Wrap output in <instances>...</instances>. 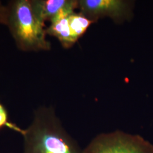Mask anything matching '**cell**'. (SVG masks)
Segmentation results:
<instances>
[{"label":"cell","instance_id":"6da1fadb","mask_svg":"<svg viewBox=\"0 0 153 153\" xmlns=\"http://www.w3.org/2000/svg\"><path fill=\"white\" fill-rule=\"evenodd\" d=\"M22 153H85L66 131L52 107L42 106L33 112V120L20 131Z\"/></svg>","mask_w":153,"mask_h":153},{"label":"cell","instance_id":"7a4b0ae2","mask_svg":"<svg viewBox=\"0 0 153 153\" xmlns=\"http://www.w3.org/2000/svg\"><path fill=\"white\" fill-rule=\"evenodd\" d=\"M6 26L17 48L23 52L48 51L45 25L33 13L30 0H14L6 6Z\"/></svg>","mask_w":153,"mask_h":153},{"label":"cell","instance_id":"3957f363","mask_svg":"<svg viewBox=\"0 0 153 153\" xmlns=\"http://www.w3.org/2000/svg\"><path fill=\"white\" fill-rule=\"evenodd\" d=\"M85 153H153V145L138 134L117 130L102 133L84 149Z\"/></svg>","mask_w":153,"mask_h":153},{"label":"cell","instance_id":"277c9868","mask_svg":"<svg viewBox=\"0 0 153 153\" xmlns=\"http://www.w3.org/2000/svg\"><path fill=\"white\" fill-rule=\"evenodd\" d=\"M81 13L95 22L99 18L108 16L120 23L131 16V2L123 0H81Z\"/></svg>","mask_w":153,"mask_h":153},{"label":"cell","instance_id":"5b68a950","mask_svg":"<svg viewBox=\"0 0 153 153\" xmlns=\"http://www.w3.org/2000/svg\"><path fill=\"white\" fill-rule=\"evenodd\" d=\"M33 13L39 21L52 20L60 11L71 3V0H30Z\"/></svg>","mask_w":153,"mask_h":153},{"label":"cell","instance_id":"8992f818","mask_svg":"<svg viewBox=\"0 0 153 153\" xmlns=\"http://www.w3.org/2000/svg\"><path fill=\"white\" fill-rule=\"evenodd\" d=\"M68 16L52 20L49 27L45 29L46 33L56 37L65 48H69L76 43L71 36Z\"/></svg>","mask_w":153,"mask_h":153},{"label":"cell","instance_id":"52a82bcc","mask_svg":"<svg viewBox=\"0 0 153 153\" xmlns=\"http://www.w3.org/2000/svg\"><path fill=\"white\" fill-rule=\"evenodd\" d=\"M68 19L71 36L76 42L87 31L90 25L94 22L81 13L74 12L69 15Z\"/></svg>","mask_w":153,"mask_h":153},{"label":"cell","instance_id":"ba28073f","mask_svg":"<svg viewBox=\"0 0 153 153\" xmlns=\"http://www.w3.org/2000/svg\"><path fill=\"white\" fill-rule=\"evenodd\" d=\"M4 126L10 128L16 131H18L19 133L21 129L17 126L8 121L7 112L5 107L1 103H0V129Z\"/></svg>","mask_w":153,"mask_h":153},{"label":"cell","instance_id":"9c48e42d","mask_svg":"<svg viewBox=\"0 0 153 153\" xmlns=\"http://www.w3.org/2000/svg\"><path fill=\"white\" fill-rule=\"evenodd\" d=\"M6 6H4L0 1V25H5Z\"/></svg>","mask_w":153,"mask_h":153}]
</instances>
